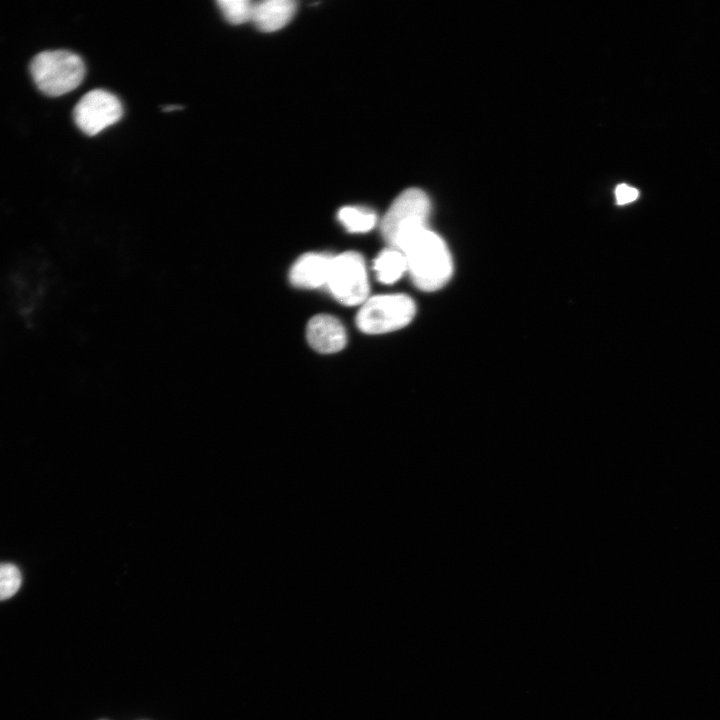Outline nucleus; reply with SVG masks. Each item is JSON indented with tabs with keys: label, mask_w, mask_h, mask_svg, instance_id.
<instances>
[{
	"label": "nucleus",
	"mask_w": 720,
	"mask_h": 720,
	"mask_svg": "<svg viewBox=\"0 0 720 720\" xmlns=\"http://www.w3.org/2000/svg\"><path fill=\"white\" fill-rule=\"evenodd\" d=\"M61 286L60 267L51 250L21 248L0 266V310L19 335L37 336L55 316Z\"/></svg>",
	"instance_id": "obj_1"
},
{
	"label": "nucleus",
	"mask_w": 720,
	"mask_h": 720,
	"mask_svg": "<svg viewBox=\"0 0 720 720\" xmlns=\"http://www.w3.org/2000/svg\"><path fill=\"white\" fill-rule=\"evenodd\" d=\"M416 287L426 292L442 288L451 278L453 262L444 240L427 227L409 236L400 248Z\"/></svg>",
	"instance_id": "obj_2"
},
{
	"label": "nucleus",
	"mask_w": 720,
	"mask_h": 720,
	"mask_svg": "<svg viewBox=\"0 0 720 720\" xmlns=\"http://www.w3.org/2000/svg\"><path fill=\"white\" fill-rule=\"evenodd\" d=\"M36 86L46 95L60 96L78 87L85 75L81 57L66 50L44 51L31 61Z\"/></svg>",
	"instance_id": "obj_3"
},
{
	"label": "nucleus",
	"mask_w": 720,
	"mask_h": 720,
	"mask_svg": "<svg viewBox=\"0 0 720 720\" xmlns=\"http://www.w3.org/2000/svg\"><path fill=\"white\" fill-rule=\"evenodd\" d=\"M430 201L424 191L409 188L403 191L384 215L380 230L390 246L400 251L406 239L416 231L427 227Z\"/></svg>",
	"instance_id": "obj_4"
},
{
	"label": "nucleus",
	"mask_w": 720,
	"mask_h": 720,
	"mask_svg": "<svg viewBox=\"0 0 720 720\" xmlns=\"http://www.w3.org/2000/svg\"><path fill=\"white\" fill-rule=\"evenodd\" d=\"M415 311V303L408 295H376L362 303L356 325L367 334L387 333L406 326Z\"/></svg>",
	"instance_id": "obj_5"
},
{
	"label": "nucleus",
	"mask_w": 720,
	"mask_h": 720,
	"mask_svg": "<svg viewBox=\"0 0 720 720\" xmlns=\"http://www.w3.org/2000/svg\"><path fill=\"white\" fill-rule=\"evenodd\" d=\"M327 286L334 298L344 305L352 306L365 302L369 284L362 255L347 251L333 256Z\"/></svg>",
	"instance_id": "obj_6"
},
{
	"label": "nucleus",
	"mask_w": 720,
	"mask_h": 720,
	"mask_svg": "<svg viewBox=\"0 0 720 720\" xmlns=\"http://www.w3.org/2000/svg\"><path fill=\"white\" fill-rule=\"evenodd\" d=\"M123 114L120 100L112 93L95 89L86 93L76 104L73 112L78 128L93 136L118 122Z\"/></svg>",
	"instance_id": "obj_7"
},
{
	"label": "nucleus",
	"mask_w": 720,
	"mask_h": 720,
	"mask_svg": "<svg viewBox=\"0 0 720 720\" xmlns=\"http://www.w3.org/2000/svg\"><path fill=\"white\" fill-rule=\"evenodd\" d=\"M309 345L320 353H334L346 344V332L342 323L334 316L318 314L312 317L306 329Z\"/></svg>",
	"instance_id": "obj_8"
},
{
	"label": "nucleus",
	"mask_w": 720,
	"mask_h": 720,
	"mask_svg": "<svg viewBox=\"0 0 720 720\" xmlns=\"http://www.w3.org/2000/svg\"><path fill=\"white\" fill-rule=\"evenodd\" d=\"M333 256L323 253H306L290 269L289 280L295 287L319 288L327 285Z\"/></svg>",
	"instance_id": "obj_9"
},
{
	"label": "nucleus",
	"mask_w": 720,
	"mask_h": 720,
	"mask_svg": "<svg viewBox=\"0 0 720 720\" xmlns=\"http://www.w3.org/2000/svg\"><path fill=\"white\" fill-rule=\"evenodd\" d=\"M296 10L292 0H264L254 3L251 21L264 32H273L285 26Z\"/></svg>",
	"instance_id": "obj_10"
},
{
	"label": "nucleus",
	"mask_w": 720,
	"mask_h": 720,
	"mask_svg": "<svg viewBox=\"0 0 720 720\" xmlns=\"http://www.w3.org/2000/svg\"><path fill=\"white\" fill-rule=\"evenodd\" d=\"M373 268L376 271L377 279L381 283L392 284L407 271V263L401 251L387 248L376 257Z\"/></svg>",
	"instance_id": "obj_11"
},
{
	"label": "nucleus",
	"mask_w": 720,
	"mask_h": 720,
	"mask_svg": "<svg viewBox=\"0 0 720 720\" xmlns=\"http://www.w3.org/2000/svg\"><path fill=\"white\" fill-rule=\"evenodd\" d=\"M338 219L349 232H367L376 224V214L373 211L345 206L338 211Z\"/></svg>",
	"instance_id": "obj_12"
},
{
	"label": "nucleus",
	"mask_w": 720,
	"mask_h": 720,
	"mask_svg": "<svg viewBox=\"0 0 720 720\" xmlns=\"http://www.w3.org/2000/svg\"><path fill=\"white\" fill-rule=\"evenodd\" d=\"M217 5L231 24H242L252 18L254 3L249 0H218Z\"/></svg>",
	"instance_id": "obj_13"
},
{
	"label": "nucleus",
	"mask_w": 720,
	"mask_h": 720,
	"mask_svg": "<svg viewBox=\"0 0 720 720\" xmlns=\"http://www.w3.org/2000/svg\"><path fill=\"white\" fill-rule=\"evenodd\" d=\"M21 583L22 575L16 565L0 563V600H6L14 596Z\"/></svg>",
	"instance_id": "obj_14"
},
{
	"label": "nucleus",
	"mask_w": 720,
	"mask_h": 720,
	"mask_svg": "<svg viewBox=\"0 0 720 720\" xmlns=\"http://www.w3.org/2000/svg\"><path fill=\"white\" fill-rule=\"evenodd\" d=\"M615 196L618 205H625L636 200L639 192L627 184H620L615 189Z\"/></svg>",
	"instance_id": "obj_15"
},
{
	"label": "nucleus",
	"mask_w": 720,
	"mask_h": 720,
	"mask_svg": "<svg viewBox=\"0 0 720 720\" xmlns=\"http://www.w3.org/2000/svg\"><path fill=\"white\" fill-rule=\"evenodd\" d=\"M179 108H180V107H178V106H167L164 110H165V111H172V110H177V109H179Z\"/></svg>",
	"instance_id": "obj_16"
}]
</instances>
